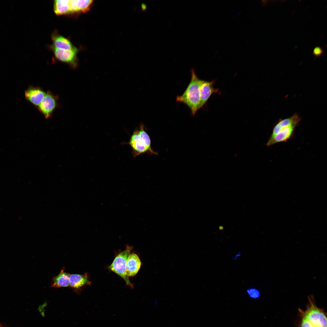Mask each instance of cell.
Listing matches in <instances>:
<instances>
[{"label":"cell","mask_w":327,"mask_h":327,"mask_svg":"<svg viewBox=\"0 0 327 327\" xmlns=\"http://www.w3.org/2000/svg\"><path fill=\"white\" fill-rule=\"evenodd\" d=\"M190 81L183 93L177 96L176 101L186 104L190 109L191 114L194 116L200 106L199 85L200 79L196 74L194 69L191 70Z\"/></svg>","instance_id":"1"},{"label":"cell","mask_w":327,"mask_h":327,"mask_svg":"<svg viewBox=\"0 0 327 327\" xmlns=\"http://www.w3.org/2000/svg\"><path fill=\"white\" fill-rule=\"evenodd\" d=\"M308 299L309 304L306 309L301 312L302 318L315 327H327V317L325 312L317 306L313 296H309Z\"/></svg>","instance_id":"2"},{"label":"cell","mask_w":327,"mask_h":327,"mask_svg":"<svg viewBox=\"0 0 327 327\" xmlns=\"http://www.w3.org/2000/svg\"><path fill=\"white\" fill-rule=\"evenodd\" d=\"M300 121H295L289 124L279 121L274 127L272 132L273 135L276 136L272 140L268 141L266 146H269L277 143L286 142L290 139Z\"/></svg>","instance_id":"3"},{"label":"cell","mask_w":327,"mask_h":327,"mask_svg":"<svg viewBox=\"0 0 327 327\" xmlns=\"http://www.w3.org/2000/svg\"><path fill=\"white\" fill-rule=\"evenodd\" d=\"M132 249V247L127 246L125 250L120 253L115 258L109 267L110 270L121 277L127 284L131 288H133V285L126 274V267L127 258Z\"/></svg>","instance_id":"4"},{"label":"cell","mask_w":327,"mask_h":327,"mask_svg":"<svg viewBox=\"0 0 327 327\" xmlns=\"http://www.w3.org/2000/svg\"><path fill=\"white\" fill-rule=\"evenodd\" d=\"M58 97L48 91L40 104L38 107L39 112L46 119H49L52 116L54 111L58 104Z\"/></svg>","instance_id":"5"},{"label":"cell","mask_w":327,"mask_h":327,"mask_svg":"<svg viewBox=\"0 0 327 327\" xmlns=\"http://www.w3.org/2000/svg\"><path fill=\"white\" fill-rule=\"evenodd\" d=\"M55 58L59 61L67 63L73 68H76L78 65L77 55L78 49L74 47L70 49H61L51 46Z\"/></svg>","instance_id":"6"},{"label":"cell","mask_w":327,"mask_h":327,"mask_svg":"<svg viewBox=\"0 0 327 327\" xmlns=\"http://www.w3.org/2000/svg\"><path fill=\"white\" fill-rule=\"evenodd\" d=\"M123 143L130 146L132 149V154L134 158L143 154L147 153L150 154L148 149L139 135L137 129L133 131L128 142Z\"/></svg>","instance_id":"7"},{"label":"cell","mask_w":327,"mask_h":327,"mask_svg":"<svg viewBox=\"0 0 327 327\" xmlns=\"http://www.w3.org/2000/svg\"><path fill=\"white\" fill-rule=\"evenodd\" d=\"M46 93L41 87L31 86L25 91V96L28 101L38 107Z\"/></svg>","instance_id":"8"},{"label":"cell","mask_w":327,"mask_h":327,"mask_svg":"<svg viewBox=\"0 0 327 327\" xmlns=\"http://www.w3.org/2000/svg\"><path fill=\"white\" fill-rule=\"evenodd\" d=\"M214 83V81H208L200 80L199 92L201 108L205 104L212 94L218 91L217 89L214 88L213 85Z\"/></svg>","instance_id":"9"},{"label":"cell","mask_w":327,"mask_h":327,"mask_svg":"<svg viewBox=\"0 0 327 327\" xmlns=\"http://www.w3.org/2000/svg\"><path fill=\"white\" fill-rule=\"evenodd\" d=\"M141 265V262L138 256L136 254H130L127 258L126 267V272L128 276H135L139 271Z\"/></svg>","instance_id":"10"},{"label":"cell","mask_w":327,"mask_h":327,"mask_svg":"<svg viewBox=\"0 0 327 327\" xmlns=\"http://www.w3.org/2000/svg\"><path fill=\"white\" fill-rule=\"evenodd\" d=\"M91 282L86 274H71L70 277L69 286L75 291L78 292L84 286L90 285Z\"/></svg>","instance_id":"11"},{"label":"cell","mask_w":327,"mask_h":327,"mask_svg":"<svg viewBox=\"0 0 327 327\" xmlns=\"http://www.w3.org/2000/svg\"><path fill=\"white\" fill-rule=\"evenodd\" d=\"M93 2L92 0H70L71 14L87 12L90 10Z\"/></svg>","instance_id":"12"},{"label":"cell","mask_w":327,"mask_h":327,"mask_svg":"<svg viewBox=\"0 0 327 327\" xmlns=\"http://www.w3.org/2000/svg\"><path fill=\"white\" fill-rule=\"evenodd\" d=\"M70 275L64 272V269H61L58 274L53 278L51 286L56 288L69 286Z\"/></svg>","instance_id":"13"},{"label":"cell","mask_w":327,"mask_h":327,"mask_svg":"<svg viewBox=\"0 0 327 327\" xmlns=\"http://www.w3.org/2000/svg\"><path fill=\"white\" fill-rule=\"evenodd\" d=\"M51 39L53 42L52 45L58 48L70 49L74 47L68 39L56 32L52 35Z\"/></svg>","instance_id":"14"},{"label":"cell","mask_w":327,"mask_h":327,"mask_svg":"<svg viewBox=\"0 0 327 327\" xmlns=\"http://www.w3.org/2000/svg\"><path fill=\"white\" fill-rule=\"evenodd\" d=\"M70 0H56L54 2V11L57 15L71 14Z\"/></svg>","instance_id":"15"},{"label":"cell","mask_w":327,"mask_h":327,"mask_svg":"<svg viewBox=\"0 0 327 327\" xmlns=\"http://www.w3.org/2000/svg\"><path fill=\"white\" fill-rule=\"evenodd\" d=\"M138 134L144 141L146 146L148 149L150 154L157 155V152L154 151L152 149L150 138L145 130L144 125L141 124L138 128H137Z\"/></svg>","instance_id":"16"},{"label":"cell","mask_w":327,"mask_h":327,"mask_svg":"<svg viewBox=\"0 0 327 327\" xmlns=\"http://www.w3.org/2000/svg\"><path fill=\"white\" fill-rule=\"evenodd\" d=\"M248 296L253 299H256L259 298L260 293L259 290L256 288L250 287L246 291Z\"/></svg>","instance_id":"17"},{"label":"cell","mask_w":327,"mask_h":327,"mask_svg":"<svg viewBox=\"0 0 327 327\" xmlns=\"http://www.w3.org/2000/svg\"><path fill=\"white\" fill-rule=\"evenodd\" d=\"M323 50L320 47L317 46L313 49L312 54L315 57H319L322 55Z\"/></svg>","instance_id":"18"},{"label":"cell","mask_w":327,"mask_h":327,"mask_svg":"<svg viewBox=\"0 0 327 327\" xmlns=\"http://www.w3.org/2000/svg\"><path fill=\"white\" fill-rule=\"evenodd\" d=\"M299 327H315L307 320L302 318Z\"/></svg>","instance_id":"19"},{"label":"cell","mask_w":327,"mask_h":327,"mask_svg":"<svg viewBox=\"0 0 327 327\" xmlns=\"http://www.w3.org/2000/svg\"><path fill=\"white\" fill-rule=\"evenodd\" d=\"M241 252H238L232 257V259L234 260H236L241 256Z\"/></svg>","instance_id":"20"},{"label":"cell","mask_w":327,"mask_h":327,"mask_svg":"<svg viewBox=\"0 0 327 327\" xmlns=\"http://www.w3.org/2000/svg\"><path fill=\"white\" fill-rule=\"evenodd\" d=\"M142 8L143 10H145L147 8V6L143 4L142 6Z\"/></svg>","instance_id":"21"},{"label":"cell","mask_w":327,"mask_h":327,"mask_svg":"<svg viewBox=\"0 0 327 327\" xmlns=\"http://www.w3.org/2000/svg\"><path fill=\"white\" fill-rule=\"evenodd\" d=\"M0 327H5L3 325L0 324Z\"/></svg>","instance_id":"22"}]
</instances>
